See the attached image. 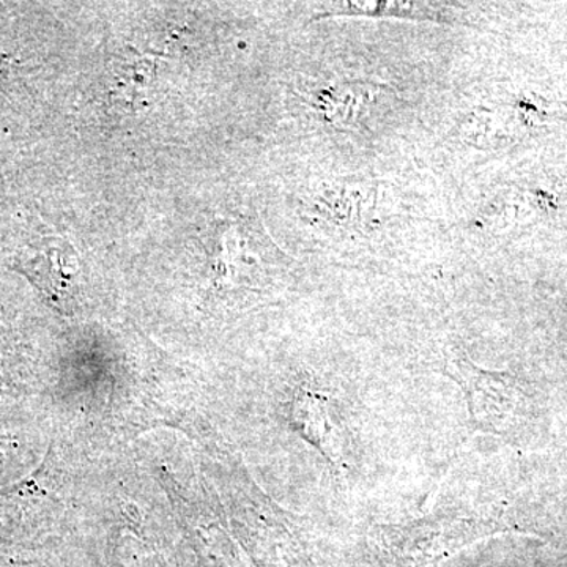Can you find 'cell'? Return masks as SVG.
<instances>
[{
    "instance_id": "3",
    "label": "cell",
    "mask_w": 567,
    "mask_h": 567,
    "mask_svg": "<svg viewBox=\"0 0 567 567\" xmlns=\"http://www.w3.org/2000/svg\"><path fill=\"white\" fill-rule=\"evenodd\" d=\"M494 532V525L488 522L475 520V518L446 517L440 514L439 517H425L421 520L412 522L402 528H390L388 533L394 539L402 543L429 544L442 543V546L458 547L468 544L470 540L477 539V536Z\"/></svg>"
},
{
    "instance_id": "5",
    "label": "cell",
    "mask_w": 567,
    "mask_h": 567,
    "mask_svg": "<svg viewBox=\"0 0 567 567\" xmlns=\"http://www.w3.org/2000/svg\"><path fill=\"white\" fill-rule=\"evenodd\" d=\"M35 262L31 265L32 271H28V275L33 276L44 292L52 295L55 300H62V295L69 289L71 279H73L74 268L65 267L61 249H51L50 252L35 257Z\"/></svg>"
},
{
    "instance_id": "2",
    "label": "cell",
    "mask_w": 567,
    "mask_h": 567,
    "mask_svg": "<svg viewBox=\"0 0 567 567\" xmlns=\"http://www.w3.org/2000/svg\"><path fill=\"white\" fill-rule=\"evenodd\" d=\"M330 17L399 18L436 24L468 25L446 3L434 2H334L328 3L316 18L320 20Z\"/></svg>"
},
{
    "instance_id": "4",
    "label": "cell",
    "mask_w": 567,
    "mask_h": 567,
    "mask_svg": "<svg viewBox=\"0 0 567 567\" xmlns=\"http://www.w3.org/2000/svg\"><path fill=\"white\" fill-rule=\"evenodd\" d=\"M292 421L303 439L333 464H339L341 445L327 399L315 391H298L292 405Z\"/></svg>"
},
{
    "instance_id": "1",
    "label": "cell",
    "mask_w": 567,
    "mask_h": 567,
    "mask_svg": "<svg viewBox=\"0 0 567 567\" xmlns=\"http://www.w3.org/2000/svg\"><path fill=\"white\" fill-rule=\"evenodd\" d=\"M447 375L465 393L473 427L486 434L506 435L517 429L528 409L520 383L505 372L484 371L470 361H451Z\"/></svg>"
}]
</instances>
